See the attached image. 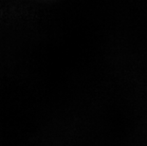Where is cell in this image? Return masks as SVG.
Returning a JSON list of instances; mask_svg holds the SVG:
<instances>
[]
</instances>
